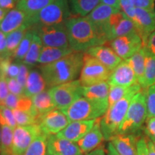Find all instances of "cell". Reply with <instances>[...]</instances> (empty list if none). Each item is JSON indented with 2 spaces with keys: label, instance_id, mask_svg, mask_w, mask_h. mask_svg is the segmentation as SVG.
Masks as SVG:
<instances>
[{
  "label": "cell",
  "instance_id": "obj_1",
  "mask_svg": "<svg viewBox=\"0 0 155 155\" xmlns=\"http://www.w3.org/2000/svg\"><path fill=\"white\" fill-rule=\"evenodd\" d=\"M69 46L75 51L86 52L107 42L106 37L87 17H73L65 22Z\"/></svg>",
  "mask_w": 155,
  "mask_h": 155
},
{
  "label": "cell",
  "instance_id": "obj_2",
  "mask_svg": "<svg viewBox=\"0 0 155 155\" xmlns=\"http://www.w3.org/2000/svg\"><path fill=\"white\" fill-rule=\"evenodd\" d=\"M83 52L74 51L53 63L41 65L40 72L49 88L76 80L83 65Z\"/></svg>",
  "mask_w": 155,
  "mask_h": 155
},
{
  "label": "cell",
  "instance_id": "obj_3",
  "mask_svg": "<svg viewBox=\"0 0 155 155\" xmlns=\"http://www.w3.org/2000/svg\"><path fill=\"white\" fill-rule=\"evenodd\" d=\"M146 99L147 90L142 89L134 95L118 134H140L147 118Z\"/></svg>",
  "mask_w": 155,
  "mask_h": 155
},
{
  "label": "cell",
  "instance_id": "obj_4",
  "mask_svg": "<svg viewBox=\"0 0 155 155\" xmlns=\"http://www.w3.org/2000/svg\"><path fill=\"white\" fill-rule=\"evenodd\" d=\"M139 92L133 91L128 94L108 108L106 114L101 118L100 126L104 140L111 141L113 137L118 134L120 126L124 119L131 100L134 95Z\"/></svg>",
  "mask_w": 155,
  "mask_h": 155
},
{
  "label": "cell",
  "instance_id": "obj_5",
  "mask_svg": "<svg viewBox=\"0 0 155 155\" xmlns=\"http://www.w3.org/2000/svg\"><path fill=\"white\" fill-rule=\"evenodd\" d=\"M71 15L68 0H54L36 15L29 17L28 25L30 28H33L65 23Z\"/></svg>",
  "mask_w": 155,
  "mask_h": 155
},
{
  "label": "cell",
  "instance_id": "obj_6",
  "mask_svg": "<svg viewBox=\"0 0 155 155\" xmlns=\"http://www.w3.org/2000/svg\"><path fill=\"white\" fill-rule=\"evenodd\" d=\"M108 108V101H98L81 96L68 108L62 110L71 122L95 120L102 117Z\"/></svg>",
  "mask_w": 155,
  "mask_h": 155
},
{
  "label": "cell",
  "instance_id": "obj_7",
  "mask_svg": "<svg viewBox=\"0 0 155 155\" xmlns=\"http://www.w3.org/2000/svg\"><path fill=\"white\" fill-rule=\"evenodd\" d=\"M111 71L96 58L85 52L83 65L80 73V83L82 86H90L107 82Z\"/></svg>",
  "mask_w": 155,
  "mask_h": 155
},
{
  "label": "cell",
  "instance_id": "obj_8",
  "mask_svg": "<svg viewBox=\"0 0 155 155\" xmlns=\"http://www.w3.org/2000/svg\"><path fill=\"white\" fill-rule=\"evenodd\" d=\"M80 81L75 80L50 88L52 99L56 108L64 110L68 108L82 96Z\"/></svg>",
  "mask_w": 155,
  "mask_h": 155
},
{
  "label": "cell",
  "instance_id": "obj_9",
  "mask_svg": "<svg viewBox=\"0 0 155 155\" xmlns=\"http://www.w3.org/2000/svg\"><path fill=\"white\" fill-rule=\"evenodd\" d=\"M31 29H33L37 32L44 46L57 48L70 47L65 23L39 26Z\"/></svg>",
  "mask_w": 155,
  "mask_h": 155
},
{
  "label": "cell",
  "instance_id": "obj_10",
  "mask_svg": "<svg viewBox=\"0 0 155 155\" xmlns=\"http://www.w3.org/2000/svg\"><path fill=\"white\" fill-rule=\"evenodd\" d=\"M42 133L41 129L38 124L17 126L13 131L12 155H25L32 141Z\"/></svg>",
  "mask_w": 155,
  "mask_h": 155
},
{
  "label": "cell",
  "instance_id": "obj_11",
  "mask_svg": "<svg viewBox=\"0 0 155 155\" xmlns=\"http://www.w3.org/2000/svg\"><path fill=\"white\" fill-rule=\"evenodd\" d=\"M110 47L122 60H127L143 47V41L135 32L114 39L110 41Z\"/></svg>",
  "mask_w": 155,
  "mask_h": 155
},
{
  "label": "cell",
  "instance_id": "obj_12",
  "mask_svg": "<svg viewBox=\"0 0 155 155\" xmlns=\"http://www.w3.org/2000/svg\"><path fill=\"white\" fill-rule=\"evenodd\" d=\"M71 121L63 111L54 108L42 116L39 121L41 131L47 135H55L65 129Z\"/></svg>",
  "mask_w": 155,
  "mask_h": 155
},
{
  "label": "cell",
  "instance_id": "obj_13",
  "mask_svg": "<svg viewBox=\"0 0 155 155\" xmlns=\"http://www.w3.org/2000/svg\"><path fill=\"white\" fill-rule=\"evenodd\" d=\"M133 22L136 25L137 32L142 39L143 46H145L149 37L155 31V12L136 7Z\"/></svg>",
  "mask_w": 155,
  "mask_h": 155
},
{
  "label": "cell",
  "instance_id": "obj_14",
  "mask_svg": "<svg viewBox=\"0 0 155 155\" xmlns=\"http://www.w3.org/2000/svg\"><path fill=\"white\" fill-rule=\"evenodd\" d=\"M107 82L110 86H131L138 81L130 64L127 60H123L111 71Z\"/></svg>",
  "mask_w": 155,
  "mask_h": 155
},
{
  "label": "cell",
  "instance_id": "obj_15",
  "mask_svg": "<svg viewBox=\"0 0 155 155\" xmlns=\"http://www.w3.org/2000/svg\"><path fill=\"white\" fill-rule=\"evenodd\" d=\"M47 155H83L77 143L61 138L57 135H48Z\"/></svg>",
  "mask_w": 155,
  "mask_h": 155
},
{
  "label": "cell",
  "instance_id": "obj_16",
  "mask_svg": "<svg viewBox=\"0 0 155 155\" xmlns=\"http://www.w3.org/2000/svg\"><path fill=\"white\" fill-rule=\"evenodd\" d=\"M97 119L72 121L65 129L57 134L58 137L77 143L91 131Z\"/></svg>",
  "mask_w": 155,
  "mask_h": 155
},
{
  "label": "cell",
  "instance_id": "obj_17",
  "mask_svg": "<svg viewBox=\"0 0 155 155\" xmlns=\"http://www.w3.org/2000/svg\"><path fill=\"white\" fill-rule=\"evenodd\" d=\"M86 53L96 58L111 71L123 61L111 47L105 45H98L91 48L86 51Z\"/></svg>",
  "mask_w": 155,
  "mask_h": 155
},
{
  "label": "cell",
  "instance_id": "obj_18",
  "mask_svg": "<svg viewBox=\"0 0 155 155\" xmlns=\"http://www.w3.org/2000/svg\"><path fill=\"white\" fill-rule=\"evenodd\" d=\"M100 119L96 120L94 127L81 140L77 142L83 154L92 152L99 147L104 140V135L101 129Z\"/></svg>",
  "mask_w": 155,
  "mask_h": 155
},
{
  "label": "cell",
  "instance_id": "obj_19",
  "mask_svg": "<svg viewBox=\"0 0 155 155\" xmlns=\"http://www.w3.org/2000/svg\"><path fill=\"white\" fill-rule=\"evenodd\" d=\"M29 16L20 9H15L7 12L3 20L0 23V30L6 35L28 25Z\"/></svg>",
  "mask_w": 155,
  "mask_h": 155
},
{
  "label": "cell",
  "instance_id": "obj_20",
  "mask_svg": "<svg viewBox=\"0 0 155 155\" xmlns=\"http://www.w3.org/2000/svg\"><path fill=\"white\" fill-rule=\"evenodd\" d=\"M140 134H117L110 142L119 155H138L137 141Z\"/></svg>",
  "mask_w": 155,
  "mask_h": 155
},
{
  "label": "cell",
  "instance_id": "obj_21",
  "mask_svg": "<svg viewBox=\"0 0 155 155\" xmlns=\"http://www.w3.org/2000/svg\"><path fill=\"white\" fill-rule=\"evenodd\" d=\"M45 80L40 71L32 69L30 71L28 80L24 88V95L28 97H32L35 95L46 90L47 88Z\"/></svg>",
  "mask_w": 155,
  "mask_h": 155
},
{
  "label": "cell",
  "instance_id": "obj_22",
  "mask_svg": "<svg viewBox=\"0 0 155 155\" xmlns=\"http://www.w3.org/2000/svg\"><path fill=\"white\" fill-rule=\"evenodd\" d=\"M31 98L32 100L34 110L38 116V123L42 116L55 108L50 94V88L35 95L34 96L31 97Z\"/></svg>",
  "mask_w": 155,
  "mask_h": 155
},
{
  "label": "cell",
  "instance_id": "obj_23",
  "mask_svg": "<svg viewBox=\"0 0 155 155\" xmlns=\"http://www.w3.org/2000/svg\"><path fill=\"white\" fill-rule=\"evenodd\" d=\"M119 10L120 9L114 8L111 6L100 3L86 17L101 31V29L107 23L110 17Z\"/></svg>",
  "mask_w": 155,
  "mask_h": 155
},
{
  "label": "cell",
  "instance_id": "obj_24",
  "mask_svg": "<svg viewBox=\"0 0 155 155\" xmlns=\"http://www.w3.org/2000/svg\"><path fill=\"white\" fill-rule=\"evenodd\" d=\"M110 85L103 82L90 86H82V96L88 99L98 101H108Z\"/></svg>",
  "mask_w": 155,
  "mask_h": 155
},
{
  "label": "cell",
  "instance_id": "obj_25",
  "mask_svg": "<svg viewBox=\"0 0 155 155\" xmlns=\"http://www.w3.org/2000/svg\"><path fill=\"white\" fill-rule=\"evenodd\" d=\"M74 51L75 50H73L71 47L57 48L43 46L38 63L40 65H45V64L53 63Z\"/></svg>",
  "mask_w": 155,
  "mask_h": 155
},
{
  "label": "cell",
  "instance_id": "obj_26",
  "mask_svg": "<svg viewBox=\"0 0 155 155\" xmlns=\"http://www.w3.org/2000/svg\"><path fill=\"white\" fill-rule=\"evenodd\" d=\"M127 61L134 71L139 85L144 89L145 73V48L144 46L130 58L127 59Z\"/></svg>",
  "mask_w": 155,
  "mask_h": 155
},
{
  "label": "cell",
  "instance_id": "obj_27",
  "mask_svg": "<svg viewBox=\"0 0 155 155\" xmlns=\"http://www.w3.org/2000/svg\"><path fill=\"white\" fill-rule=\"evenodd\" d=\"M29 29L30 27L28 25H25L17 30L7 34V50L4 58H12L13 55Z\"/></svg>",
  "mask_w": 155,
  "mask_h": 155
},
{
  "label": "cell",
  "instance_id": "obj_28",
  "mask_svg": "<svg viewBox=\"0 0 155 155\" xmlns=\"http://www.w3.org/2000/svg\"><path fill=\"white\" fill-rule=\"evenodd\" d=\"M71 13L75 17H86L101 3V0H68Z\"/></svg>",
  "mask_w": 155,
  "mask_h": 155
},
{
  "label": "cell",
  "instance_id": "obj_29",
  "mask_svg": "<svg viewBox=\"0 0 155 155\" xmlns=\"http://www.w3.org/2000/svg\"><path fill=\"white\" fill-rule=\"evenodd\" d=\"M54 0H17L16 8L26 13L29 17L36 15Z\"/></svg>",
  "mask_w": 155,
  "mask_h": 155
},
{
  "label": "cell",
  "instance_id": "obj_30",
  "mask_svg": "<svg viewBox=\"0 0 155 155\" xmlns=\"http://www.w3.org/2000/svg\"><path fill=\"white\" fill-rule=\"evenodd\" d=\"M141 90H142V88L139 83L131 86H110L109 94H108V108L111 107L118 101L121 99L122 98H124L133 91H141Z\"/></svg>",
  "mask_w": 155,
  "mask_h": 155
},
{
  "label": "cell",
  "instance_id": "obj_31",
  "mask_svg": "<svg viewBox=\"0 0 155 155\" xmlns=\"http://www.w3.org/2000/svg\"><path fill=\"white\" fill-rule=\"evenodd\" d=\"M145 48V73L144 90L155 84V55Z\"/></svg>",
  "mask_w": 155,
  "mask_h": 155
},
{
  "label": "cell",
  "instance_id": "obj_32",
  "mask_svg": "<svg viewBox=\"0 0 155 155\" xmlns=\"http://www.w3.org/2000/svg\"><path fill=\"white\" fill-rule=\"evenodd\" d=\"M43 46L41 39L35 31L33 40H32L30 49H29L28 53L25 56V59L23 60L22 63L26 64L30 67L35 66L38 63V61Z\"/></svg>",
  "mask_w": 155,
  "mask_h": 155
},
{
  "label": "cell",
  "instance_id": "obj_33",
  "mask_svg": "<svg viewBox=\"0 0 155 155\" xmlns=\"http://www.w3.org/2000/svg\"><path fill=\"white\" fill-rule=\"evenodd\" d=\"M48 135L42 132L32 141L25 155H47Z\"/></svg>",
  "mask_w": 155,
  "mask_h": 155
},
{
  "label": "cell",
  "instance_id": "obj_34",
  "mask_svg": "<svg viewBox=\"0 0 155 155\" xmlns=\"http://www.w3.org/2000/svg\"><path fill=\"white\" fill-rule=\"evenodd\" d=\"M2 139L0 155H12L13 141V130L7 124L1 123Z\"/></svg>",
  "mask_w": 155,
  "mask_h": 155
},
{
  "label": "cell",
  "instance_id": "obj_35",
  "mask_svg": "<svg viewBox=\"0 0 155 155\" xmlns=\"http://www.w3.org/2000/svg\"><path fill=\"white\" fill-rule=\"evenodd\" d=\"M35 34V31L33 29L30 28L28 32H26L24 38L19 44V47L15 51L12 58L17 62H22L25 59V56L28 53L29 49H30L31 43H32V40Z\"/></svg>",
  "mask_w": 155,
  "mask_h": 155
},
{
  "label": "cell",
  "instance_id": "obj_36",
  "mask_svg": "<svg viewBox=\"0 0 155 155\" xmlns=\"http://www.w3.org/2000/svg\"><path fill=\"white\" fill-rule=\"evenodd\" d=\"M17 126H27L34 124H38V116L34 108L30 111L12 110Z\"/></svg>",
  "mask_w": 155,
  "mask_h": 155
},
{
  "label": "cell",
  "instance_id": "obj_37",
  "mask_svg": "<svg viewBox=\"0 0 155 155\" xmlns=\"http://www.w3.org/2000/svg\"><path fill=\"white\" fill-rule=\"evenodd\" d=\"M1 123L7 124L13 130L17 126L12 110L2 104H0V124Z\"/></svg>",
  "mask_w": 155,
  "mask_h": 155
},
{
  "label": "cell",
  "instance_id": "obj_38",
  "mask_svg": "<svg viewBox=\"0 0 155 155\" xmlns=\"http://www.w3.org/2000/svg\"><path fill=\"white\" fill-rule=\"evenodd\" d=\"M146 101L147 118L155 117V84L147 90Z\"/></svg>",
  "mask_w": 155,
  "mask_h": 155
},
{
  "label": "cell",
  "instance_id": "obj_39",
  "mask_svg": "<svg viewBox=\"0 0 155 155\" xmlns=\"http://www.w3.org/2000/svg\"><path fill=\"white\" fill-rule=\"evenodd\" d=\"M121 11L123 12L127 16L134 20L135 17V8L132 0H120Z\"/></svg>",
  "mask_w": 155,
  "mask_h": 155
},
{
  "label": "cell",
  "instance_id": "obj_40",
  "mask_svg": "<svg viewBox=\"0 0 155 155\" xmlns=\"http://www.w3.org/2000/svg\"><path fill=\"white\" fill-rule=\"evenodd\" d=\"M7 81L9 93L17 95V96L24 95V88L17 81V78H7Z\"/></svg>",
  "mask_w": 155,
  "mask_h": 155
},
{
  "label": "cell",
  "instance_id": "obj_41",
  "mask_svg": "<svg viewBox=\"0 0 155 155\" xmlns=\"http://www.w3.org/2000/svg\"><path fill=\"white\" fill-rule=\"evenodd\" d=\"M30 66L22 62L19 63V71L17 77V80L24 88L26 84V81L28 80L29 73H30Z\"/></svg>",
  "mask_w": 155,
  "mask_h": 155
},
{
  "label": "cell",
  "instance_id": "obj_42",
  "mask_svg": "<svg viewBox=\"0 0 155 155\" xmlns=\"http://www.w3.org/2000/svg\"><path fill=\"white\" fill-rule=\"evenodd\" d=\"M144 129V134L151 141L155 140V117L147 118Z\"/></svg>",
  "mask_w": 155,
  "mask_h": 155
},
{
  "label": "cell",
  "instance_id": "obj_43",
  "mask_svg": "<svg viewBox=\"0 0 155 155\" xmlns=\"http://www.w3.org/2000/svg\"><path fill=\"white\" fill-rule=\"evenodd\" d=\"M19 96H17V95L12 94H11V93H9V94L7 95V96L6 97L5 99L0 104H2V105L7 106V107L11 108L12 110L16 109L17 105H18Z\"/></svg>",
  "mask_w": 155,
  "mask_h": 155
},
{
  "label": "cell",
  "instance_id": "obj_44",
  "mask_svg": "<svg viewBox=\"0 0 155 155\" xmlns=\"http://www.w3.org/2000/svg\"><path fill=\"white\" fill-rule=\"evenodd\" d=\"M134 5L137 8L144 9L147 10L154 12V0H132Z\"/></svg>",
  "mask_w": 155,
  "mask_h": 155
},
{
  "label": "cell",
  "instance_id": "obj_45",
  "mask_svg": "<svg viewBox=\"0 0 155 155\" xmlns=\"http://www.w3.org/2000/svg\"><path fill=\"white\" fill-rule=\"evenodd\" d=\"M9 94L7 78L0 73V104L5 99Z\"/></svg>",
  "mask_w": 155,
  "mask_h": 155
},
{
  "label": "cell",
  "instance_id": "obj_46",
  "mask_svg": "<svg viewBox=\"0 0 155 155\" xmlns=\"http://www.w3.org/2000/svg\"><path fill=\"white\" fill-rule=\"evenodd\" d=\"M137 154L138 155H149L146 138L140 136L137 141Z\"/></svg>",
  "mask_w": 155,
  "mask_h": 155
},
{
  "label": "cell",
  "instance_id": "obj_47",
  "mask_svg": "<svg viewBox=\"0 0 155 155\" xmlns=\"http://www.w3.org/2000/svg\"><path fill=\"white\" fill-rule=\"evenodd\" d=\"M7 50V35L0 30V58H4Z\"/></svg>",
  "mask_w": 155,
  "mask_h": 155
},
{
  "label": "cell",
  "instance_id": "obj_48",
  "mask_svg": "<svg viewBox=\"0 0 155 155\" xmlns=\"http://www.w3.org/2000/svg\"><path fill=\"white\" fill-rule=\"evenodd\" d=\"M17 0H0V7L9 12L16 7Z\"/></svg>",
  "mask_w": 155,
  "mask_h": 155
},
{
  "label": "cell",
  "instance_id": "obj_49",
  "mask_svg": "<svg viewBox=\"0 0 155 155\" xmlns=\"http://www.w3.org/2000/svg\"><path fill=\"white\" fill-rule=\"evenodd\" d=\"M146 47L150 50L152 53L155 55V31L152 32L149 37L148 40H147Z\"/></svg>",
  "mask_w": 155,
  "mask_h": 155
},
{
  "label": "cell",
  "instance_id": "obj_50",
  "mask_svg": "<svg viewBox=\"0 0 155 155\" xmlns=\"http://www.w3.org/2000/svg\"><path fill=\"white\" fill-rule=\"evenodd\" d=\"M101 3L105 4L108 6H111L114 8H116L121 10L120 7V0H101Z\"/></svg>",
  "mask_w": 155,
  "mask_h": 155
},
{
  "label": "cell",
  "instance_id": "obj_51",
  "mask_svg": "<svg viewBox=\"0 0 155 155\" xmlns=\"http://www.w3.org/2000/svg\"><path fill=\"white\" fill-rule=\"evenodd\" d=\"M147 149H148V154L149 155H155V146L153 142L150 140L148 137H147Z\"/></svg>",
  "mask_w": 155,
  "mask_h": 155
},
{
  "label": "cell",
  "instance_id": "obj_52",
  "mask_svg": "<svg viewBox=\"0 0 155 155\" xmlns=\"http://www.w3.org/2000/svg\"><path fill=\"white\" fill-rule=\"evenodd\" d=\"M85 155H106L105 150L103 147H98L96 150H94L92 152L88 153Z\"/></svg>",
  "mask_w": 155,
  "mask_h": 155
},
{
  "label": "cell",
  "instance_id": "obj_53",
  "mask_svg": "<svg viewBox=\"0 0 155 155\" xmlns=\"http://www.w3.org/2000/svg\"><path fill=\"white\" fill-rule=\"evenodd\" d=\"M107 154L108 155H119V154L117 152V151L116 150V149L114 148L113 144H112L111 142L108 143V144Z\"/></svg>",
  "mask_w": 155,
  "mask_h": 155
},
{
  "label": "cell",
  "instance_id": "obj_54",
  "mask_svg": "<svg viewBox=\"0 0 155 155\" xmlns=\"http://www.w3.org/2000/svg\"><path fill=\"white\" fill-rule=\"evenodd\" d=\"M7 11L5 10V9H2L1 7H0V23L2 22V21L3 20L4 17H5V15H7Z\"/></svg>",
  "mask_w": 155,
  "mask_h": 155
},
{
  "label": "cell",
  "instance_id": "obj_55",
  "mask_svg": "<svg viewBox=\"0 0 155 155\" xmlns=\"http://www.w3.org/2000/svg\"><path fill=\"white\" fill-rule=\"evenodd\" d=\"M1 139H2V127L0 124V149H1Z\"/></svg>",
  "mask_w": 155,
  "mask_h": 155
},
{
  "label": "cell",
  "instance_id": "obj_56",
  "mask_svg": "<svg viewBox=\"0 0 155 155\" xmlns=\"http://www.w3.org/2000/svg\"><path fill=\"white\" fill-rule=\"evenodd\" d=\"M152 141L153 144H154V146H155V140H154V141Z\"/></svg>",
  "mask_w": 155,
  "mask_h": 155
}]
</instances>
